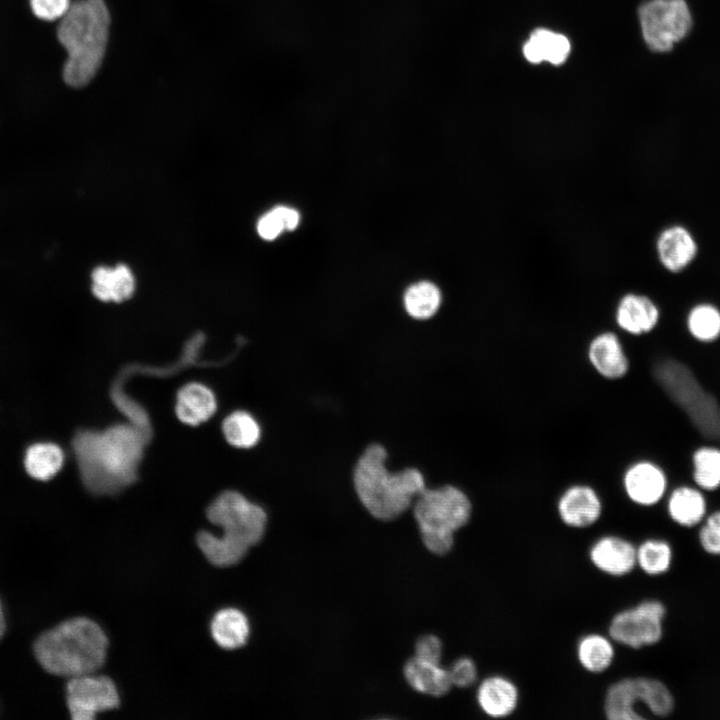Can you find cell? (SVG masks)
I'll list each match as a JSON object with an SVG mask.
<instances>
[{"label":"cell","instance_id":"35","mask_svg":"<svg viewBox=\"0 0 720 720\" xmlns=\"http://www.w3.org/2000/svg\"><path fill=\"white\" fill-rule=\"evenodd\" d=\"M442 642L435 635H424L415 644L416 657L425 661L440 663L442 657Z\"/></svg>","mask_w":720,"mask_h":720},{"label":"cell","instance_id":"17","mask_svg":"<svg viewBox=\"0 0 720 720\" xmlns=\"http://www.w3.org/2000/svg\"><path fill=\"white\" fill-rule=\"evenodd\" d=\"M622 483L627 497L642 506L656 504L666 490L664 472L649 461L631 464L624 472Z\"/></svg>","mask_w":720,"mask_h":720},{"label":"cell","instance_id":"21","mask_svg":"<svg viewBox=\"0 0 720 720\" xmlns=\"http://www.w3.org/2000/svg\"><path fill=\"white\" fill-rule=\"evenodd\" d=\"M403 673L408 684L416 691L431 695L443 696L453 687L448 669L440 663L425 661L416 656L404 665Z\"/></svg>","mask_w":720,"mask_h":720},{"label":"cell","instance_id":"31","mask_svg":"<svg viewBox=\"0 0 720 720\" xmlns=\"http://www.w3.org/2000/svg\"><path fill=\"white\" fill-rule=\"evenodd\" d=\"M694 479L697 484L708 490L720 486V450L701 448L693 456Z\"/></svg>","mask_w":720,"mask_h":720},{"label":"cell","instance_id":"14","mask_svg":"<svg viewBox=\"0 0 720 720\" xmlns=\"http://www.w3.org/2000/svg\"><path fill=\"white\" fill-rule=\"evenodd\" d=\"M560 520L568 527L584 529L594 525L601 517L603 503L598 492L587 484L568 486L556 503Z\"/></svg>","mask_w":720,"mask_h":720},{"label":"cell","instance_id":"26","mask_svg":"<svg viewBox=\"0 0 720 720\" xmlns=\"http://www.w3.org/2000/svg\"><path fill=\"white\" fill-rule=\"evenodd\" d=\"M705 511L706 504L703 495L690 487L675 489L668 500L670 517L685 527L698 524L704 517Z\"/></svg>","mask_w":720,"mask_h":720},{"label":"cell","instance_id":"34","mask_svg":"<svg viewBox=\"0 0 720 720\" xmlns=\"http://www.w3.org/2000/svg\"><path fill=\"white\" fill-rule=\"evenodd\" d=\"M702 548L713 555H720V511L710 515L699 531Z\"/></svg>","mask_w":720,"mask_h":720},{"label":"cell","instance_id":"25","mask_svg":"<svg viewBox=\"0 0 720 720\" xmlns=\"http://www.w3.org/2000/svg\"><path fill=\"white\" fill-rule=\"evenodd\" d=\"M610 637L599 633L583 636L577 644V659L590 673H603L613 663L615 649Z\"/></svg>","mask_w":720,"mask_h":720},{"label":"cell","instance_id":"7","mask_svg":"<svg viewBox=\"0 0 720 720\" xmlns=\"http://www.w3.org/2000/svg\"><path fill=\"white\" fill-rule=\"evenodd\" d=\"M653 376L703 436L720 438V405L703 389L689 367L676 359L664 358L655 363Z\"/></svg>","mask_w":720,"mask_h":720},{"label":"cell","instance_id":"5","mask_svg":"<svg viewBox=\"0 0 720 720\" xmlns=\"http://www.w3.org/2000/svg\"><path fill=\"white\" fill-rule=\"evenodd\" d=\"M107 649L106 634L86 617L66 620L34 643L39 664L51 674L69 678L96 673L105 662Z\"/></svg>","mask_w":720,"mask_h":720},{"label":"cell","instance_id":"9","mask_svg":"<svg viewBox=\"0 0 720 720\" xmlns=\"http://www.w3.org/2000/svg\"><path fill=\"white\" fill-rule=\"evenodd\" d=\"M643 39L657 53L671 51L687 37L693 25L686 0H648L638 9Z\"/></svg>","mask_w":720,"mask_h":720},{"label":"cell","instance_id":"37","mask_svg":"<svg viewBox=\"0 0 720 720\" xmlns=\"http://www.w3.org/2000/svg\"><path fill=\"white\" fill-rule=\"evenodd\" d=\"M275 208L282 219L285 230H294L299 223L298 212L286 206H276Z\"/></svg>","mask_w":720,"mask_h":720},{"label":"cell","instance_id":"11","mask_svg":"<svg viewBox=\"0 0 720 720\" xmlns=\"http://www.w3.org/2000/svg\"><path fill=\"white\" fill-rule=\"evenodd\" d=\"M67 706L74 720H92L98 713L119 706L114 682L96 673L72 677L66 686Z\"/></svg>","mask_w":720,"mask_h":720},{"label":"cell","instance_id":"20","mask_svg":"<svg viewBox=\"0 0 720 720\" xmlns=\"http://www.w3.org/2000/svg\"><path fill=\"white\" fill-rule=\"evenodd\" d=\"M216 409L215 395L204 384L191 382L177 393L175 411L184 424L199 425L211 418Z\"/></svg>","mask_w":720,"mask_h":720},{"label":"cell","instance_id":"19","mask_svg":"<svg viewBox=\"0 0 720 720\" xmlns=\"http://www.w3.org/2000/svg\"><path fill=\"white\" fill-rule=\"evenodd\" d=\"M136 279L131 268L118 263L113 267L100 265L91 273V291L102 302L120 303L131 298Z\"/></svg>","mask_w":720,"mask_h":720},{"label":"cell","instance_id":"27","mask_svg":"<svg viewBox=\"0 0 720 720\" xmlns=\"http://www.w3.org/2000/svg\"><path fill=\"white\" fill-rule=\"evenodd\" d=\"M443 295L439 286L421 281L410 286L404 294L406 312L415 319H429L440 309Z\"/></svg>","mask_w":720,"mask_h":720},{"label":"cell","instance_id":"10","mask_svg":"<svg viewBox=\"0 0 720 720\" xmlns=\"http://www.w3.org/2000/svg\"><path fill=\"white\" fill-rule=\"evenodd\" d=\"M665 606L657 600H646L616 613L608 633L613 642L630 648L656 644L662 637Z\"/></svg>","mask_w":720,"mask_h":720},{"label":"cell","instance_id":"18","mask_svg":"<svg viewBox=\"0 0 720 720\" xmlns=\"http://www.w3.org/2000/svg\"><path fill=\"white\" fill-rule=\"evenodd\" d=\"M519 690L509 678L492 675L481 681L476 700L481 711L491 718L511 715L519 704Z\"/></svg>","mask_w":720,"mask_h":720},{"label":"cell","instance_id":"15","mask_svg":"<svg viewBox=\"0 0 720 720\" xmlns=\"http://www.w3.org/2000/svg\"><path fill=\"white\" fill-rule=\"evenodd\" d=\"M587 358L592 368L607 380L624 377L629 359L618 334L611 330L596 333L587 346Z\"/></svg>","mask_w":720,"mask_h":720},{"label":"cell","instance_id":"32","mask_svg":"<svg viewBox=\"0 0 720 720\" xmlns=\"http://www.w3.org/2000/svg\"><path fill=\"white\" fill-rule=\"evenodd\" d=\"M453 686L467 688L473 685L478 678L475 662L469 657H461L454 661L448 669Z\"/></svg>","mask_w":720,"mask_h":720},{"label":"cell","instance_id":"1","mask_svg":"<svg viewBox=\"0 0 720 720\" xmlns=\"http://www.w3.org/2000/svg\"><path fill=\"white\" fill-rule=\"evenodd\" d=\"M148 439L133 423L78 432L72 445L86 488L94 494L109 495L131 484Z\"/></svg>","mask_w":720,"mask_h":720},{"label":"cell","instance_id":"3","mask_svg":"<svg viewBox=\"0 0 720 720\" xmlns=\"http://www.w3.org/2000/svg\"><path fill=\"white\" fill-rule=\"evenodd\" d=\"M110 14L103 0H77L60 19L57 38L66 50L65 83L74 88L87 85L105 55Z\"/></svg>","mask_w":720,"mask_h":720},{"label":"cell","instance_id":"13","mask_svg":"<svg viewBox=\"0 0 720 720\" xmlns=\"http://www.w3.org/2000/svg\"><path fill=\"white\" fill-rule=\"evenodd\" d=\"M658 264L669 273H680L696 258L698 245L689 229L673 224L662 228L654 240Z\"/></svg>","mask_w":720,"mask_h":720},{"label":"cell","instance_id":"38","mask_svg":"<svg viewBox=\"0 0 720 720\" xmlns=\"http://www.w3.org/2000/svg\"><path fill=\"white\" fill-rule=\"evenodd\" d=\"M6 628L5 615L0 601V639L3 636Z\"/></svg>","mask_w":720,"mask_h":720},{"label":"cell","instance_id":"12","mask_svg":"<svg viewBox=\"0 0 720 720\" xmlns=\"http://www.w3.org/2000/svg\"><path fill=\"white\" fill-rule=\"evenodd\" d=\"M612 315L618 329L626 334L639 336L649 333L656 327L660 310L649 295L626 290L617 297Z\"/></svg>","mask_w":720,"mask_h":720},{"label":"cell","instance_id":"16","mask_svg":"<svg viewBox=\"0 0 720 720\" xmlns=\"http://www.w3.org/2000/svg\"><path fill=\"white\" fill-rule=\"evenodd\" d=\"M589 559L600 572L620 577L629 574L636 564V547L627 539L604 535L589 549Z\"/></svg>","mask_w":720,"mask_h":720},{"label":"cell","instance_id":"29","mask_svg":"<svg viewBox=\"0 0 720 720\" xmlns=\"http://www.w3.org/2000/svg\"><path fill=\"white\" fill-rule=\"evenodd\" d=\"M672 549L659 539H648L636 548V564L648 575L665 573L671 565Z\"/></svg>","mask_w":720,"mask_h":720},{"label":"cell","instance_id":"33","mask_svg":"<svg viewBox=\"0 0 720 720\" xmlns=\"http://www.w3.org/2000/svg\"><path fill=\"white\" fill-rule=\"evenodd\" d=\"M33 14L43 21L60 20L70 9L71 0H29Z\"/></svg>","mask_w":720,"mask_h":720},{"label":"cell","instance_id":"8","mask_svg":"<svg viewBox=\"0 0 720 720\" xmlns=\"http://www.w3.org/2000/svg\"><path fill=\"white\" fill-rule=\"evenodd\" d=\"M640 703L659 717L669 715L674 706L671 692L661 681L648 677H629L608 687L603 710L609 720H643L645 717L637 710Z\"/></svg>","mask_w":720,"mask_h":720},{"label":"cell","instance_id":"4","mask_svg":"<svg viewBox=\"0 0 720 720\" xmlns=\"http://www.w3.org/2000/svg\"><path fill=\"white\" fill-rule=\"evenodd\" d=\"M386 449L370 444L353 470L355 492L365 509L379 520H392L405 512L426 487L416 468L391 472L386 466Z\"/></svg>","mask_w":720,"mask_h":720},{"label":"cell","instance_id":"6","mask_svg":"<svg viewBox=\"0 0 720 720\" xmlns=\"http://www.w3.org/2000/svg\"><path fill=\"white\" fill-rule=\"evenodd\" d=\"M413 514L425 547L434 554L444 555L452 549L455 533L469 522L472 503L468 495L454 485L425 487L414 500Z\"/></svg>","mask_w":720,"mask_h":720},{"label":"cell","instance_id":"24","mask_svg":"<svg viewBox=\"0 0 720 720\" xmlns=\"http://www.w3.org/2000/svg\"><path fill=\"white\" fill-rule=\"evenodd\" d=\"M64 460L60 446L52 442H38L26 450L24 466L32 478L47 481L61 470Z\"/></svg>","mask_w":720,"mask_h":720},{"label":"cell","instance_id":"36","mask_svg":"<svg viewBox=\"0 0 720 720\" xmlns=\"http://www.w3.org/2000/svg\"><path fill=\"white\" fill-rule=\"evenodd\" d=\"M285 230L284 224L276 208L260 217L257 222V232L264 240H274Z\"/></svg>","mask_w":720,"mask_h":720},{"label":"cell","instance_id":"2","mask_svg":"<svg viewBox=\"0 0 720 720\" xmlns=\"http://www.w3.org/2000/svg\"><path fill=\"white\" fill-rule=\"evenodd\" d=\"M207 518L222 534L202 531L197 544L207 560L219 567L238 563L262 539L267 523L264 509L236 491L217 496L207 509Z\"/></svg>","mask_w":720,"mask_h":720},{"label":"cell","instance_id":"23","mask_svg":"<svg viewBox=\"0 0 720 720\" xmlns=\"http://www.w3.org/2000/svg\"><path fill=\"white\" fill-rule=\"evenodd\" d=\"M210 630L217 645L229 650L243 646L250 633L246 615L236 608L219 610L211 621Z\"/></svg>","mask_w":720,"mask_h":720},{"label":"cell","instance_id":"22","mask_svg":"<svg viewBox=\"0 0 720 720\" xmlns=\"http://www.w3.org/2000/svg\"><path fill=\"white\" fill-rule=\"evenodd\" d=\"M571 45L568 38L547 29H536L523 46L524 57L531 63L562 64L568 57Z\"/></svg>","mask_w":720,"mask_h":720},{"label":"cell","instance_id":"28","mask_svg":"<svg viewBox=\"0 0 720 720\" xmlns=\"http://www.w3.org/2000/svg\"><path fill=\"white\" fill-rule=\"evenodd\" d=\"M222 432L229 444L237 448H251L260 439L261 429L256 419L245 411H235L222 423Z\"/></svg>","mask_w":720,"mask_h":720},{"label":"cell","instance_id":"30","mask_svg":"<svg viewBox=\"0 0 720 720\" xmlns=\"http://www.w3.org/2000/svg\"><path fill=\"white\" fill-rule=\"evenodd\" d=\"M687 323L691 334L700 341H712L720 335V311L711 304L696 305Z\"/></svg>","mask_w":720,"mask_h":720}]
</instances>
